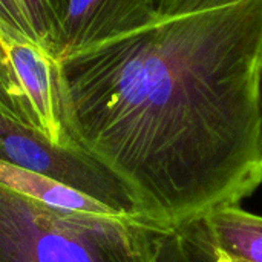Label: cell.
Listing matches in <instances>:
<instances>
[{"label":"cell","instance_id":"cell-5","mask_svg":"<svg viewBox=\"0 0 262 262\" xmlns=\"http://www.w3.org/2000/svg\"><path fill=\"white\" fill-rule=\"evenodd\" d=\"M5 51L34 129L58 147H80L66 123L60 61L45 46L28 38H9Z\"/></svg>","mask_w":262,"mask_h":262},{"label":"cell","instance_id":"cell-10","mask_svg":"<svg viewBox=\"0 0 262 262\" xmlns=\"http://www.w3.org/2000/svg\"><path fill=\"white\" fill-rule=\"evenodd\" d=\"M247 0H158L157 14L158 18H173L196 12H206L212 9L227 8Z\"/></svg>","mask_w":262,"mask_h":262},{"label":"cell","instance_id":"cell-12","mask_svg":"<svg viewBox=\"0 0 262 262\" xmlns=\"http://www.w3.org/2000/svg\"><path fill=\"white\" fill-rule=\"evenodd\" d=\"M201 223V221H200ZM203 226V224H201ZM204 229V227H203ZM206 232V230H204ZM207 236V233H206ZM207 262H235L230 255H227L224 250H221L220 247H216L207 236Z\"/></svg>","mask_w":262,"mask_h":262},{"label":"cell","instance_id":"cell-1","mask_svg":"<svg viewBox=\"0 0 262 262\" xmlns=\"http://www.w3.org/2000/svg\"><path fill=\"white\" fill-rule=\"evenodd\" d=\"M74 141L160 233L262 184V0L157 21L60 61Z\"/></svg>","mask_w":262,"mask_h":262},{"label":"cell","instance_id":"cell-4","mask_svg":"<svg viewBox=\"0 0 262 262\" xmlns=\"http://www.w3.org/2000/svg\"><path fill=\"white\" fill-rule=\"evenodd\" d=\"M158 0H52L55 48L63 61L158 20Z\"/></svg>","mask_w":262,"mask_h":262},{"label":"cell","instance_id":"cell-3","mask_svg":"<svg viewBox=\"0 0 262 262\" xmlns=\"http://www.w3.org/2000/svg\"><path fill=\"white\" fill-rule=\"evenodd\" d=\"M0 160L55 178L107 206L132 213L124 186L83 149L58 147L29 126L0 114Z\"/></svg>","mask_w":262,"mask_h":262},{"label":"cell","instance_id":"cell-2","mask_svg":"<svg viewBox=\"0 0 262 262\" xmlns=\"http://www.w3.org/2000/svg\"><path fill=\"white\" fill-rule=\"evenodd\" d=\"M158 244L137 215L52 209L0 184V262H157Z\"/></svg>","mask_w":262,"mask_h":262},{"label":"cell","instance_id":"cell-9","mask_svg":"<svg viewBox=\"0 0 262 262\" xmlns=\"http://www.w3.org/2000/svg\"><path fill=\"white\" fill-rule=\"evenodd\" d=\"M35 41L51 54L55 48V17L52 0H17Z\"/></svg>","mask_w":262,"mask_h":262},{"label":"cell","instance_id":"cell-8","mask_svg":"<svg viewBox=\"0 0 262 262\" xmlns=\"http://www.w3.org/2000/svg\"><path fill=\"white\" fill-rule=\"evenodd\" d=\"M0 114L21 123L25 126H29L34 129V121L31 117V112L28 109V104L25 101V97L14 78L12 69L9 66L6 51H5V37L0 31ZM35 130V129H34Z\"/></svg>","mask_w":262,"mask_h":262},{"label":"cell","instance_id":"cell-11","mask_svg":"<svg viewBox=\"0 0 262 262\" xmlns=\"http://www.w3.org/2000/svg\"><path fill=\"white\" fill-rule=\"evenodd\" d=\"M0 31L5 37V43L9 38H28L35 41L17 0H0Z\"/></svg>","mask_w":262,"mask_h":262},{"label":"cell","instance_id":"cell-6","mask_svg":"<svg viewBox=\"0 0 262 262\" xmlns=\"http://www.w3.org/2000/svg\"><path fill=\"white\" fill-rule=\"evenodd\" d=\"M0 184L26 196L32 201L41 203L52 209L83 212L94 215H124L127 212L117 210L106 203L75 189L55 178L9 164L0 160Z\"/></svg>","mask_w":262,"mask_h":262},{"label":"cell","instance_id":"cell-7","mask_svg":"<svg viewBox=\"0 0 262 262\" xmlns=\"http://www.w3.org/2000/svg\"><path fill=\"white\" fill-rule=\"evenodd\" d=\"M201 224L209 239L235 262H262V216L233 204L212 210Z\"/></svg>","mask_w":262,"mask_h":262}]
</instances>
